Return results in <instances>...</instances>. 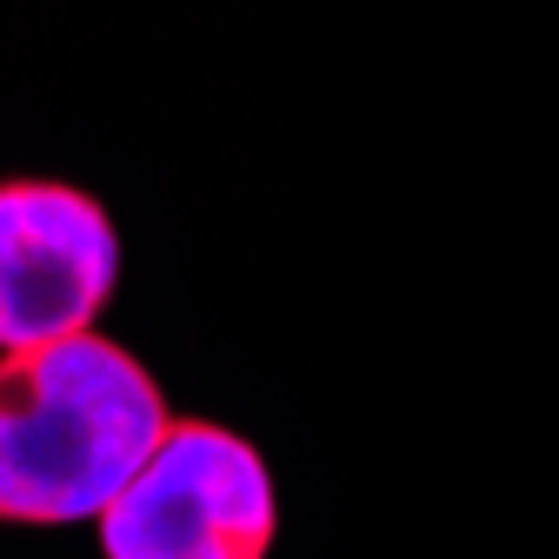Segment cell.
<instances>
[{
  "label": "cell",
  "mask_w": 559,
  "mask_h": 559,
  "mask_svg": "<svg viewBox=\"0 0 559 559\" xmlns=\"http://www.w3.org/2000/svg\"><path fill=\"white\" fill-rule=\"evenodd\" d=\"M167 393L107 333L0 354V520L81 526L167 433Z\"/></svg>",
  "instance_id": "cell-1"
},
{
  "label": "cell",
  "mask_w": 559,
  "mask_h": 559,
  "mask_svg": "<svg viewBox=\"0 0 559 559\" xmlns=\"http://www.w3.org/2000/svg\"><path fill=\"white\" fill-rule=\"evenodd\" d=\"M100 559H266L280 493L260 447L221 419H167L160 447L100 507Z\"/></svg>",
  "instance_id": "cell-2"
},
{
  "label": "cell",
  "mask_w": 559,
  "mask_h": 559,
  "mask_svg": "<svg viewBox=\"0 0 559 559\" xmlns=\"http://www.w3.org/2000/svg\"><path fill=\"white\" fill-rule=\"evenodd\" d=\"M120 287L114 214L67 180H0V354L87 333Z\"/></svg>",
  "instance_id": "cell-3"
}]
</instances>
